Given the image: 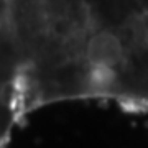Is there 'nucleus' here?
<instances>
[{
	"label": "nucleus",
	"instance_id": "3",
	"mask_svg": "<svg viewBox=\"0 0 148 148\" xmlns=\"http://www.w3.org/2000/svg\"><path fill=\"white\" fill-rule=\"evenodd\" d=\"M49 30L58 36L66 38V36H71V33H73V23L68 18H56V20L51 21Z\"/></svg>",
	"mask_w": 148,
	"mask_h": 148
},
{
	"label": "nucleus",
	"instance_id": "5",
	"mask_svg": "<svg viewBox=\"0 0 148 148\" xmlns=\"http://www.w3.org/2000/svg\"><path fill=\"white\" fill-rule=\"evenodd\" d=\"M8 2H10V0H8Z\"/></svg>",
	"mask_w": 148,
	"mask_h": 148
},
{
	"label": "nucleus",
	"instance_id": "2",
	"mask_svg": "<svg viewBox=\"0 0 148 148\" xmlns=\"http://www.w3.org/2000/svg\"><path fill=\"white\" fill-rule=\"evenodd\" d=\"M115 81V73L109 66H90L89 71V84L94 89H109Z\"/></svg>",
	"mask_w": 148,
	"mask_h": 148
},
{
	"label": "nucleus",
	"instance_id": "4",
	"mask_svg": "<svg viewBox=\"0 0 148 148\" xmlns=\"http://www.w3.org/2000/svg\"><path fill=\"white\" fill-rule=\"evenodd\" d=\"M137 28L145 43H148V8L142 10L137 15Z\"/></svg>",
	"mask_w": 148,
	"mask_h": 148
},
{
	"label": "nucleus",
	"instance_id": "1",
	"mask_svg": "<svg viewBox=\"0 0 148 148\" xmlns=\"http://www.w3.org/2000/svg\"><path fill=\"white\" fill-rule=\"evenodd\" d=\"M86 58L90 66H109L114 68L123 58V48L117 35L112 32H99L89 40Z\"/></svg>",
	"mask_w": 148,
	"mask_h": 148
}]
</instances>
